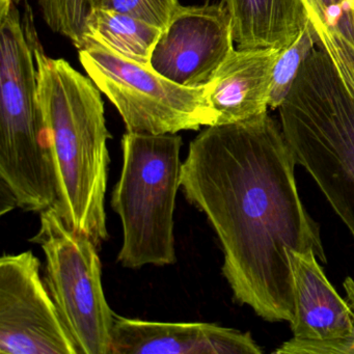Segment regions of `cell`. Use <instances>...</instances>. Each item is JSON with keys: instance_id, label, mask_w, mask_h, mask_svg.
I'll return each instance as SVG.
<instances>
[{"instance_id": "obj_1", "label": "cell", "mask_w": 354, "mask_h": 354, "mask_svg": "<svg viewBox=\"0 0 354 354\" xmlns=\"http://www.w3.org/2000/svg\"><path fill=\"white\" fill-rule=\"evenodd\" d=\"M296 163L268 113L207 127L182 163V192L221 241L234 297L270 322L293 320L289 250H313L326 263L319 225L298 194Z\"/></svg>"}, {"instance_id": "obj_2", "label": "cell", "mask_w": 354, "mask_h": 354, "mask_svg": "<svg viewBox=\"0 0 354 354\" xmlns=\"http://www.w3.org/2000/svg\"><path fill=\"white\" fill-rule=\"evenodd\" d=\"M38 94L57 181L55 206L73 230L100 248L109 240L105 194L111 138L101 92L90 77L63 59L45 53L34 39Z\"/></svg>"}, {"instance_id": "obj_3", "label": "cell", "mask_w": 354, "mask_h": 354, "mask_svg": "<svg viewBox=\"0 0 354 354\" xmlns=\"http://www.w3.org/2000/svg\"><path fill=\"white\" fill-rule=\"evenodd\" d=\"M0 0V190L18 208L43 212L57 204L50 142L38 94L34 39L28 1Z\"/></svg>"}, {"instance_id": "obj_4", "label": "cell", "mask_w": 354, "mask_h": 354, "mask_svg": "<svg viewBox=\"0 0 354 354\" xmlns=\"http://www.w3.org/2000/svg\"><path fill=\"white\" fill-rule=\"evenodd\" d=\"M277 111L296 161L354 239V97L322 47L308 55Z\"/></svg>"}, {"instance_id": "obj_5", "label": "cell", "mask_w": 354, "mask_h": 354, "mask_svg": "<svg viewBox=\"0 0 354 354\" xmlns=\"http://www.w3.org/2000/svg\"><path fill=\"white\" fill-rule=\"evenodd\" d=\"M182 144L177 134L127 132L122 138L123 165L111 203L123 229L118 262L126 268L176 263L174 215Z\"/></svg>"}, {"instance_id": "obj_6", "label": "cell", "mask_w": 354, "mask_h": 354, "mask_svg": "<svg viewBox=\"0 0 354 354\" xmlns=\"http://www.w3.org/2000/svg\"><path fill=\"white\" fill-rule=\"evenodd\" d=\"M40 214L32 241L44 252L45 283L78 353L111 354L115 313L103 291L99 248L55 207Z\"/></svg>"}, {"instance_id": "obj_7", "label": "cell", "mask_w": 354, "mask_h": 354, "mask_svg": "<svg viewBox=\"0 0 354 354\" xmlns=\"http://www.w3.org/2000/svg\"><path fill=\"white\" fill-rule=\"evenodd\" d=\"M78 55L88 77L119 111L127 132L176 134L213 125L206 86H179L150 65L129 61L91 39Z\"/></svg>"}, {"instance_id": "obj_8", "label": "cell", "mask_w": 354, "mask_h": 354, "mask_svg": "<svg viewBox=\"0 0 354 354\" xmlns=\"http://www.w3.org/2000/svg\"><path fill=\"white\" fill-rule=\"evenodd\" d=\"M32 250L0 259V354H80Z\"/></svg>"}, {"instance_id": "obj_9", "label": "cell", "mask_w": 354, "mask_h": 354, "mask_svg": "<svg viewBox=\"0 0 354 354\" xmlns=\"http://www.w3.org/2000/svg\"><path fill=\"white\" fill-rule=\"evenodd\" d=\"M231 16L221 3L180 7L162 30L150 66L167 80L205 88L234 50Z\"/></svg>"}, {"instance_id": "obj_10", "label": "cell", "mask_w": 354, "mask_h": 354, "mask_svg": "<svg viewBox=\"0 0 354 354\" xmlns=\"http://www.w3.org/2000/svg\"><path fill=\"white\" fill-rule=\"evenodd\" d=\"M293 277V337L277 354H347L351 310L327 279L313 250H289Z\"/></svg>"}, {"instance_id": "obj_11", "label": "cell", "mask_w": 354, "mask_h": 354, "mask_svg": "<svg viewBox=\"0 0 354 354\" xmlns=\"http://www.w3.org/2000/svg\"><path fill=\"white\" fill-rule=\"evenodd\" d=\"M261 354L250 331L215 323L155 322L115 314L111 354Z\"/></svg>"}, {"instance_id": "obj_12", "label": "cell", "mask_w": 354, "mask_h": 354, "mask_svg": "<svg viewBox=\"0 0 354 354\" xmlns=\"http://www.w3.org/2000/svg\"><path fill=\"white\" fill-rule=\"evenodd\" d=\"M281 48H237L206 86L212 126L248 121L268 113L271 78Z\"/></svg>"}, {"instance_id": "obj_13", "label": "cell", "mask_w": 354, "mask_h": 354, "mask_svg": "<svg viewBox=\"0 0 354 354\" xmlns=\"http://www.w3.org/2000/svg\"><path fill=\"white\" fill-rule=\"evenodd\" d=\"M238 48H285L310 21L302 0H223Z\"/></svg>"}, {"instance_id": "obj_14", "label": "cell", "mask_w": 354, "mask_h": 354, "mask_svg": "<svg viewBox=\"0 0 354 354\" xmlns=\"http://www.w3.org/2000/svg\"><path fill=\"white\" fill-rule=\"evenodd\" d=\"M322 47L354 97V0H302Z\"/></svg>"}, {"instance_id": "obj_15", "label": "cell", "mask_w": 354, "mask_h": 354, "mask_svg": "<svg viewBox=\"0 0 354 354\" xmlns=\"http://www.w3.org/2000/svg\"><path fill=\"white\" fill-rule=\"evenodd\" d=\"M161 32L158 26L134 16L97 9L88 14L86 41L91 39L129 61L150 65Z\"/></svg>"}, {"instance_id": "obj_16", "label": "cell", "mask_w": 354, "mask_h": 354, "mask_svg": "<svg viewBox=\"0 0 354 354\" xmlns=\"http://www.w3.org/2000/svg\"><path fill=\"white\" fill-rule=\"evenodd\" d=\"M318 45L315 28L312 22L308 21L296 40L281 49L272 70L269 109L275 111L281 107L290 94L300 69Z\"/></svg>"}, {"instance_id": "obj_17", "label": "cell", "mask_w": 354, "mask_h": 354, "mask_svg": "<svg viewBox=\"0 0 354 354\" xmlns=\"http://www.w3.org/2000/svg\"><path fill=\"white\" fill-rule=\"evenodd\" d=\"M92 10H111L140 18L165 30L180 3L178 0H88Z\"/></svg>"}, {"instance_id": "obj_18", "label": "cell", "mask_w": 354, "mask_h": 354, "mask_svg": "<svg viewBox=\"0 0 354 354\" xmlns=\"http://www.w3.org/2000/svg\"><path fill=\"white\" fill-rule=\"evenodd\" d=\"M39 7L43 16L55 21H78L90 12L88 0H39Z\"/></svg>"}, {"instance_id": "obj_19", "label": "cell", "mask_w": 354, "mask_h": 354, "mask_svg": "<svg viewBox=\"0 0 354 354\" xmlns=\"http://www.w3.org/2000/svg\"><path fill=\"white\" fill-rule=\"evenodd\" d=\"M346 291V300L349 304L350 310L352 314V322H353V331L347 346V354H354V281L351 277H346L343 283Z\"/></svg>"}]
</instances>
